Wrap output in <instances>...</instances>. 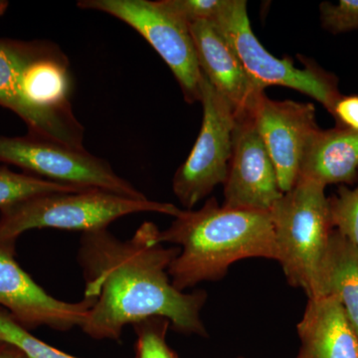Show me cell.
<instances>
[{
  "label": "cell",
  "instance_id": "cell-1",
  "mask_svg": "<svg viewBox=\"0 0 358 358\" xmlns=\"http://www.w3.org/2000/svg\"><path fill=\"white\" fill-rule=\"evenodd\" d=\"M159 231L145 222L126 241L108 229L82 235L78 263L84 296L95 298L81 327L90 338L119 341L124 327L152 317H166L178 333L208 336L201 319L207 293L173 286L169 268L179 248L159 243Z\"/></svg>",
  "mask_w": 358,
  "mask_h": 358
},
{
  "label": "cell",
  "instance_id": "cell-2",
  "mask_svg": "<svg viewBox=\"0 0 358 358\" xmlns=\"http://www.w3.org/2000/svg\"><path fill=\"white\" fill-rule=\"evenodd\" d=\"M157 240L179 248L169 274L181 292L222 279L231 265L244 259L277 261L268 212L228 208L215 197L199 210H181L167 229L159 231Z\"/></svg>",
  "mask_w": 358,
  "mask_h": 358
},
{
  "label": "cell",
  "instance_id": "cell-3",
  "mask_svg": "<svg viewBox=\"0 0 358 358\" xmlns=\"http://www.w3.org/2000/svg\"><path fill=\"white\" fill-rule=\"evenodd\" d=\"M176 205L134 199L105 190L84 189L37 195L0 209V242H15L26 231L59 229L88 233L108 229L117 219L136 213L176 217Z\"/></svg>",
  "mask_w": 358,
  "mask_h": 358
},
{
  "label": "cell",
  "instance_id": "cell-4",
  "mask_svg": "<svg viewBox=\"0 0 358 358\" xmlns=\"http://www.w3.org/2000/svg\"><path fill=\"white\" fill-rule=\"evenodd\" d=\"M274 227L277 262L289 285L308 298L317 293L320 268L333 232L326 186L299 178L268 211Z\"/></svg>",
  "mask_w": 358,
  "mask_h": 358
},
{
  "label": "cell",
  "instance_id": "cell-5",
  "mask_svg": "<svg viewBox=\"0 0 358 358\" xmlns=\"http://www.w3.org/2000/svg\"><path fill=\"white\" fill-rule=\"evenodd\" d=\"M214 23L258 86L293 89L317 101L333 115L343 96L338 77L307 59H301L305 68H299L292 59L275 57L254 34L245 0H228Z\"/></svg>",
  "mask_w": 358,
  "mask_h": 358
},
{
  "label": "cell",
  "instance_id": "cell-6",
  "mask_svg": "<svg viewBox=\"0 0 358 358\" xmlns=\"http://www.w3.org/2000/svg\"><path fill=\"white\" fill-rule=\"evenodd\" d=\"M0 162L20 167L39 178L82 189H101L134 199H147L109 162L58 141L26 134H0Z\"/></svg>",
  "mask_w": 358,
  "mask_h": 358
},
{
  "label": "cell",
  "instance_id": "cell-7",
  "mask_svg": "<svg viewBox=\"0 0 358 358\" xmlns=\"http://www.w3.org/2000/svg\"><path fill=\"white\" fill-rule=\"evenodd\" d=\"M77 6L110 14L133 27L169 66L185 102H200L202 73L189 25L162 0H81Z\"/></svg>",
  "mask_w": 358,
  "mask_h": 358
},
{
  "label": "cell",
  "instance_id": "cell-8",
  "mask_svg": "<svg viewBox=\"0 0 358 358\" xmlns=\"http://www.w3.org/2000/svg\"><path fill=\"white\" fill-rule=\"evenodd\" d=\"M200 103L203 107L201 129L189 157L173 179V193L186 210H192L225 182L236 126L234 110L203 74Z\"/></svg>",
  "mask_w": 358,
  "mask_h": 358
},
{
  "label": "cell",
  "instance_id": "cell-9",
  "mask_svg": "<svg viewBox=\"0 0 358 358\" xmlns=\"http://www.w3.org/2000/svg\"><path fill=\"white\" fill-rule=\"evenodd\" d=\"M95 298L78 303L58 300L39 286L15 259V242H0V306L26 329L48 327L58 331L81 327Z\"/></svg>",
  "mask_w": 358,
  "mask_h": 358
},
{
  "label": "cell",
  "instance_id": "cell-10",
  "mask_svg": "<svg viewBox=\"0 0 358 358\" xmlns=\"http://www.w3.org/2000/svg\"><path fill=\"white\" fill-rule=\"evenodd\" d=\"M261 140L274 164L282 192H288L300 176L308 141L320 129L313 103L277 101L264 96L252 115Z\"/></svg>",
  "mask_w": 358,
  "mask_h": 358
},
{
  "label": "cell",
  "instance_id": "cell-11",
  "mask_svg": "<svg viewBox=\"0 0 358 358\" xmlns=\"http://www.w3.org/2000/svg\"><path fill=\"white\" fill-rule=\"evenodd\" d=\"M223 206L268 212L282 192L277 173L252 117L236 119Z\"/></svg>",
  "mask_w": 358,
  "mask_h": 358
},
{
  "label": "cell",
  "instance_id": "cell-12",
  "mask_svg": "<svg viewBox=\"0 0 358 358\" xmlns=\"http://www.w3.org/2000/svg\"><path fill=\"white\" fill-rule=\"evenodd\" d=\"M54 45L45 40L0 38V107L18 115L27 126L28 134L67 143L72 138V131L33 105L27 95L28 77L33 66Z\"/></svg>",
  "mask_w": 358,
  "mask_h": 358
},
{
  "label": "cell",
  "instance_id": "cell-13",
  "mask_svg": "<svg viewBox=\"0 0 358 358\" xmlns=\"http://www.w3.org/2000/svg\"><path fill=\"white\" fill-rule=\"evenodd\" d=\"M189 27L202 74L227 101L236 119L252 117L265 90L250 78L215 23L200 21Z\"/></svg>",
  "mask_w": 358,
  "mask_h": 358
},
{
  "label": "cell",
  "instance_id": "cell-14",
  "mask_svg": "<svg viewBox=\"0 0 358 358\" xmlns=\"http://www.w3.org/2000/svg\"><path fill=\"white\" fill-rule=\"evenodd\" d=\"M296 331L301 341L296 358H358V336L334 296L308 299Z\"/></svg>",
  "mask_w": 358,
  "mask_h": 358
},
{
  "label": "cell",
  "instance_id": "cell-15",
  "mask_svg": "<svg viewBox=\"0 0 358 358\" xmlns=\"http://www.w3.org/2000/svg\"><path fill=\"white\" fill-rule=\"evenodd\" d=\"M320 185H352L358 178V131L319 129L308 141L300 176Z\"/></svg>",
  "mask_w": 358,
  "mask_h": 358
},
{
  "label": "cell",
  "instance_id": "cell-16",
  "mask_svg": "<svg viewBox=\"0 0 358 358\" xmlns=\"http://www.w3.org/2000/svg\"><path fill=\"white\" fill-rule=\"evenodd\" d=\"M322 296L338 301L358 336V248L336 230L320 268L315 296Z\"/></svg>",
  "mask_w": 358,
  "mask_h": 358
},
{
  "label": "cell",
  "instance_id": "cell-17",
  "mask_svg": "<svg viewBox=\"0 0 358 358\" xmlns=\"http://www.w3.org/2000/svg\"><path fill=\"white\" fill-rule=\"evenodd\" d=\"M81 190L84 189L53 182L29 173H14L8 167L0 166V209L37 195Z\"/></svg>",
  "mask_w": 358,
  "mask_h": 358
},
{
  "label": "cell",
  "instance_id": "cell-18",
  "mask_svg": "<svg viewBox=\"0 0 358 358\" xmlns=\"http://www.w3.org/2000/svg\"><path fill=\"white\" fill-rule=\"evenodd\" d=\"M0 343L17 348L26 358H79L61 352L33 336L2 310H0Z\"/></svg>",
  "mask_w": 358,
  "mask_h": 358
},
{
  "label": "cell",
  "instance_id": "cell-19",
  "mask_svg": "<svg viewBox=\"0 0 358 358\" xmlns=\"http://www.w3.org/2000/svg\"><path fill=\"white\" fill-rule=\"evenodd\" d=\"M171 322L166 317H148L133 324L136 334V358H178L167 345Z\"/></svg>",
  "mask_w": 358,
  "mask_h": 358
},
{
  "label": "cell",
  "instance_id": "cell-20",
  "mask_svg": "<svg viewBox=\"0 0 358 358\" xmlns=\"http://www.w3.org/2000/svg\"><path fill=\"white\" fill-rule=\"evenodd\" d=\"M329 204L333 229L358 248V183L352 189L339 187L336 195L329 197Z\"/></svg>",
  "mask_w": 358,
  "mask_h": 358
},
{
  "label": "cell",
  "instance_id": "cell-21",
  "mask_svg": "<svg viewBox=\"0 0 358 358\" xmlns=\"http://www.w3.org/2000/svg\"><path fill=\"white\" fill-rule=\"evenodd\" d=\"M322 27L331 34L358 30V0L322 2L320 6Z\"/></svg>",
  "mask_w": 358,
  "mask_h": 358
},
{
  "label": "cell",
  "instance_id": "cell-22",
  "mask_svg": "<svg viewBox=\"0 0 358 358\" xmlns=\"http://www.w3.org/2000/svg\"><path fill=\"white\" fill-rule=\"evenodd\" d=\"M162 4L192 25L200 21L214 22L228 0H162Z\"/></svg>",
  "mask_w": 358,
  "mask_h": 358
},
{
  "label": "cell",
  "instance_id": "cell-23",
  "mask_svg": "<svg viewBox=\"0 0 358 358\" xmlns=\"http://www.w3.org/2000/svg\"><path fill=\"white\" fill-rule=\"evenodd\" d=\"M336 126L358 131V95L341 96L334 107Z\"/></svg>",
  "mask_w": 358,
  "mask_h": 358
},
{
  "label": "cell",
  "instance_id": "cell-24",
  "mask_svg": "<svg viewBox=\"0 0 358 358\" xmlns=\"http://www.w3.org/2000/svg\"><path fill=\"white\" fill-rule=\"evenodd\" d=\"M0 358H25V357L17 348L0 343Z\"/></svg>",
  "mask_w": 358,
  "mask_h": 358
},
{
  "label": "cell",
  "instance_id": "cell-25",
  "mask_svg": "<svg viewBox=\"0 0 358 358\" xmlns=\"http://www.w3.org/2000/svg\"><path fill=\"white\" fill-rule=\"evenodd\" d=\"M237 358H241V357H237Z\"/></svg>",
  "mask_w": 358,
  "mask_h": 358
},
{
  "label": "cell",
  "instance_id": "cell-26",
  "mask_svg": "<svg viewBox=\"0 0 358 358\" xmlns=\"http://www.w3.org/2000/svg\"><path fill=\"white\" fill-rule=\"evenodd\" d=\"M26 358V357H25Z\"/></svg>",
  "mask_w": 358,
  "mask_h": 358
}]
</instances>
